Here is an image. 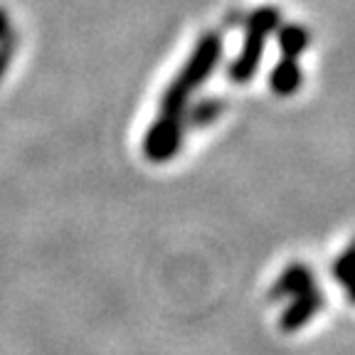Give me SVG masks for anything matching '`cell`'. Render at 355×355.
<instances>
[{
    "label": "cell",
    "mask_w": 355,
    "mask_h": 355,
    "mask_svg": "<svg viewBox=\"0 0 355 355\" xmlns=\"http://www.w3.org/2000/svg\"><path fill=\"white\" fill-rule=\"evenodd\" d=\"M333 279L343 286L348 301L355 304V239L338 254V259H333Z\"/></svg>",
    "instance_id": "obj_7"
},
{
    "label": "cell",
    "mask_w": 355,
    "mask_h": 355,
    "mask_svg": "<svg viewBox=\"0 0 355 355\" xmlns=\"http://www.w3.org/2000/svg\"><path fill=\"white\" fill-rule=\"evenodd\" d=\"M15 35L8 33L6 37H0V82L6 77V72L10 69V62H12V55H15Z\"/></svg>",
    "instance_id": "obj_9"
},
{
    "label": "cell",
    "mask_w": 355,
    "mask_h": 355,
    "mask_svg": "<svg viewBox=\"0 0 355 355\" xmlns=\"http://www.w3.org/2000/svg\"><path fill=\"white\" fill-rule=\"evenodd\" d=\"M277 44L282 57L288 60H299L311 44V35L304 25H282L277 30Z\"/></svg>",
    "instance_id": "obj_6"
},
{
    "label": "cell",
    "mask_w": 355,
    "mask_h": 355,
    "mask_svg": "<svg viewBox=\"0 0 355 355\" xmlns=\"http://www.w3.org/2000/svg\"><path fill=\"white\" fill-rule=\"evenodd\" d=\"M269 294L272 301L279 304V328L286 333L306 328L326 304L316 274L304 261H291L284 266Z\"/></svg>",
    "instance_id": "obj_1"
},
{
    "label": "cell",
    "mask_w": 355,
    "mask_h": 355,
    "mask_svg": "<svg viewBox=\"0 0 355 355\" xmlns=\"http://www.w3.org/2000/svg\"><path fill=\"white\" fill-rule=\"evenodd\" d=\"M222 109H225V104L222 101H217V99H202V101H198V106L195 109H190L188 106V128H202V126H207V123H212L217 116L222 114Z\"/></svg>",
    "instance_id": "obj_8"
},
{
    "label": "cell",
    "mask_w": 355,
    "mask_h": 355,
    "mask_svg": "<svg viewBox=\"0 0 355 355\" xmlns=\"http://www.w3.org/2000/svg\"><path fill=\"white\" fill-rule=\"evenodd\" d=\"M282 28V10L272 6L257 8L244 22V42L239 55L227 67V77L232 84H250L264 60L266 37Z\"/></svg>",
    "instance_id": "obj_3"
},
{
    "label": "cell",
    "mask_w": 355,
    "mask_h": 355,
    "mask_svg": "<svg viewBox=\"0 0 355 355\" xmlns=\"http://www.w3.org/2000/svg\"><path fill=\"white\" fill-rule=\"evenodd\" d=\"M185 131H188V111H158V116L144 136V155L150 163L173 161L183 148Z\"/></svg>",
    "instance_id": "obj_4"
},
{
    "label": "cell",
    "mask_w": 355,
    "mask_h": 355,
    "mask_svg": "<svg viewBox=\"0 0 355 355\" xmlns=\"http://www.w3.org/2000/svg\"><path fill=\"white\" fill-rule=\"evenodd\" d=\"M304 87V72H301L299 60L282 57L269 72V89L279 96H291Z\"/></svg>",
    "instance_id": "obj_5"
},
{
    "label": "cell",
    "mask_w": 355,
    "mask_h": 355,
    "mask_svg": "<svg viewBox=\"0 0 355 355\" xmlns=\"http://www.w3.org/2000/svg\"><path fill=\"white\" fill-rule=\"evenodd\" d=\"M8 33H12V30H10V17H8V12L0 8V37H6Z\"/></svg>",
    "instance_id": "obj_10"
},
{
    "label": "cell",
    "mask_w": 355,
    "mask_h": 355,
    "mask_svg": "<svg viewBox=\"0 0 355 355\" xmlns=\"http://www.w3.org/2000/svg\"><path fill=\"white\" fill-rule=\"evenodd\" d=\"M222 60V35L217 30L200 35V40L195 42L193 52L185 60V64L180 67V72L173 77V82L166 87V92L161 94V106L158 111H188L190 96L195 89H200L207 79L212 77V72L217 69Z\"/></svg>",
    "instance_id": "obj_2"
}]
</instances>
